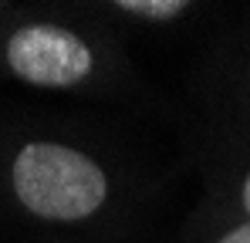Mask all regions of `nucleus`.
<instances>
[{
	"label": "nucleus",
	"mask_w": 250,
	"mask_h": 243,
	"mask_svg": "<svg viewBox=\"0 0 250 243\" xmlns=\"http://www.w3.org/2000/svg\"><path fill=\"white\" fill-rule=\"evenodd\" d=\"M14 189L44 220H82L105 200V172L68 145L31 142L14 162Z\"/></svg>",
	"instance_id": "obj_1"
},
{
	"label": "nucleus",
	"mask_w": 250,
	"mask_h": 243,
	"mask_svg": "<svg viewBox=\"0 0 250 243\" xmlns=\"http://www.w3.org/2000/svg\"><path fill=\"white\" fill-rule=\"evenodd\" d=\"M7 61L10 68L31 84L44 88H68L91 71V51L82 38L71 31L34 24L21 27L7 44Z\"/></svg>",
	"instance_id": "obj_2"
},
{
	"label": "nucleus",
	"mask_w": 250,
	"mask_h": 243,
	"mask_svg": "<svg viewBox=\"0 0 250 243\" xmlns=\"http://www.w3.org/2000/svg\"><path fill=\"white\" fill-rule=\"evenodd\" d=\"M119 7L132 10V14H142V17H176L179 10H186L183 0H125Z\"/></svg>",
	"instance_id": "obj_3"
},
{
	"label": "nucleus",
	"mask_w": 250,
	"mask_h": 243,
	"mask_svg": "<svg viewBox=\"0 0 250 243\" xmlns=\"http://www.w3.org/2000/svg\"><path fill=\"white\" fill-rule=\"evenodd\" d=\"M220 243H250V223H247V226H237V230H230V233H227V237H223Z\"/></svg>",
	"instance_id": "obj_4"
},
{
	"label": "nucleus",
	"mask_w": 250,
	"mask_h": 243,
	"mask_svg": "<svg viewBox=\"0 0 250 243\" xmlns=\"http://www.w3.org/2000/svg\"><path fill=\"white\" fill-rule=\"evenodd\" d=\"M244 206H247V213H250V176H247V182H244Z\"/></svg>",
	"instance_id": "obj_5"
}]
</instances>
